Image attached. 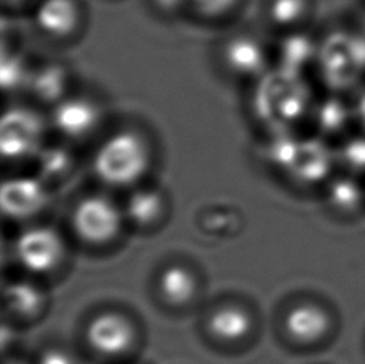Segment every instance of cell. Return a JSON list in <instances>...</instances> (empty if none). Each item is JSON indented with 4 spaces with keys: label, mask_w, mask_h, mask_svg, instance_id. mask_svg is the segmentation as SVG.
Wrapping results in <instances>:
<instances>
[{
    "label": "cell",
    "mask_w": 365,
    "mask_h": 364,
    "mask_svg": "<svg viewBox=\"0 0 365 364\" xmlns=\"http://www.w3.org/2000/svg\"><path fill=\"white\" fill-rule=\"evenodd\" d=\"M34 66L28 61L23 54L13 51V54H4L2 64V86L5 93H19L26 92Z\"/></svg>",
    "instance_id": "cell-25"
},
{
    "label": "cell",
    "mask_w": 365,
    "mask_h": 364,
    "mask_svg": "<svg viewBox=\"0 0 365 364\" xmlns=\"http://www.w3.org/2000/svg\"><path fill=\"white\" fill-rule=\"evenodd\" d=\"M6 364H26V363H23V361H9Z\"/></svg>",
    "instance_id": "cell-33"
},
{
    "label": "cell",
    "mask_w": 365,
    "mask_h": 364,
    "mask_svg": "<svg viewBox=\"0 0 365 364\" xmlns=\"http://www.w3.org/2000/svg\"><path fill=\"white\" fill-rule=\"evenodd\" d=\"M164 209V199L162 194L155 190H138L135 191L127 201L125 213L138 226L153 225L160 217Z\"/></svg>",
    "instance_id": "cell-23"
},
{
    "label": "cell",
    "mask_w": 365,
    "mask_h": 364,
    "mask_svg": "<svg viewBox=\"0 0 365 364\" xmlns=\"http://www.w3.org/2000/svg\"><path fill=\"white\" fill-rule=\"evenodd\" d=\"M6 2L11 4V6H24V5H31L34 6L38 0H6Z\"/></svg>",
    "instance_id": "cell-31"
},
{
    "label": "cell",
    "mask_w": 365,
    "mask_h": 364,
    "mask_svg": "<svg viewBox=\"0 0 365 364\" xmlns=\"http://www.w3.org/2000/svg\"><path fill=\"white\" fill-rule=\"evenodd\" d=\"M316 66L330 92L344 95L356 92L365 77L357 55L354 32L336 31L324 39L319 44Z\"/></svg>",
    "instance_id": "cell-3"
},
{
    "label": "cell",
    "mask_w": 365,
    "mask_h": 364,
    "mask_svg": "<svg viewBox=\"0 0 365 364\" xmlns=\"http://www.w3.org/2000/svg\"><path fill=\"white\" fill-rule=\"evenodd\" d=\"M258 82L255 108L259 119L285 128L312 113L314 101L303 76L274 69Z\"/></svg>",
    "instance_id": "cell-2"
},
{
    "label": "cell",
    "mask_w": 365,
    "mask_h": 364,
    "mask_svg": "<svg viewBox=\"0 0 365 364\" xmlns=\"http://www.w3.org/2000/svg\"><path fill=\"white\" fill-rule=\"evenodd\" d=\"M5 308L16 318H36L45 307V294L37 285L18 281L11 283L4 290Z\"/></svg>",
    "instance_id": "cell-19"
},
{
    "label": "cell",
    "mask_w": 365,
    "mask_h": 364,
    "mask_svg": "<svg viewBox=\"0 0 365 364\" xmlns=\"http://www.w3.org/2000/svg\"><path fill=\"white\" fill-rule=\"evenodd\" d=\"M104 106L87 93H71L51 108L50 123L58 133L73 141H83L101 127Z\"/></svg>",
    "instance_id": "cell-6"
},
{
    "label": "cell",
    "mask_w": 365,
    "mask_h": 364,
    "mask_svg": "<svg viewBox=\"0 0 365 364\" xmlns=\"http://www.w3.org/2000/svg\"><path fill=\"white\" fill-rule=\"evenodd\" d=\"M357 32L365 37V11H362L359 16V26H357Z\"/></svg>",
    "instance_id": "cell-32"
},
{
    "label": "cell",
    "mask_w": 365,
    "mask_h": 364,
    "mask_svg": "<svg viewBox=\"0 0 365 364\" xmlns=\"http://www.w3.org/2000/svg\"><path fill=\"white\" fill-rule=\"evenodd\" d=\"M48 201L47 185L41 178H11L2 186V211L5 216L21 220L41 212Z\"/></svg>",
    "instance_id": "cell-12"
},
{
    "label": "cell",
    "mask_w": 365,
    "mask_h": 364,
    "mask_svg": "<svg viewBox=\"0 0 365 364\" xmlns=\"http://www.w3.org/2000/svg\"><path fill=\"white\" fill-rule=\"evenodd\" d=\"M311 118L319 135L324 138H338L341 141L357 128L353 100H346L344 93L330 92L321 101L314 103Z\"/></svg>",
    "instance_id": "cell-13"
},
{
    "label": "cell",
    "mask_w": 365,
    "mask_h": 364,
    "mask_svg": "<svg viewBox=\"0 0 365 364\" xmlns=\"http://www.w3.org/2000/svg\"><path fill=\"white\" fill-rule=\"evenodd\" d=\"M299 143L302 141L295 140L290 133L287 132L277 135L276 138L271 141V145L268 148L269 161L274 166L284 168V171H289L298 154Z\"/></svg>",
    "instance_id": "cell-26"
},
{
    "label": "cell",
    "mask_w": 365,
    "mask_h": 364,
    "mask_svg": "<svg viewBox=\"0 0 365 364\" xmlns=\"http://www.w3.org/2000/svg\"><path fill=\"white\" fill-rule=\"evenodd\" d=\"M252 318L245 310L226 305L208 318V330L221 340H240L250 333Z\"/></svg>",
    "instance_id": "cell-21"
},
{
    "label": "cell",
    "mask_w": 365,
    "mask_h": 364,
    "mask_svg": "<svg viewBox=\"0 0 365 364\" xmlns=\"http://www.w3.org/2000/svg\"><path fill=\"white\" fill-rule=\"evenodd\" d=\"M155 9L167 13V15H173L181 10L189 9V0H153Z\"/></svg>",
    "instance_id": "cell-30"
},
{
    "label": "cell",
    "mask_w": 365,
    "mask_h": 364,
    "mask_svg": "<svg viewBox=\"0 0 365 364\" xmlns=\"http://www.w3.org/2000/svg\"><path fill=\"white\" fill-rule=\"evenodd\" d=\"M135 339L132 324L119 313H101L95 316L87 329V340L98 353L117 356L125 353Z\"/></svg>",
    "instance_id": "cell-11"
},
{
    "label": "cell",
    "mask_w": 365,
    "mask_h": 364,
    "mask_svg": "<svg viewBox=\"0 0 365 364\" xmlns=\"http://www.w3.org/2000/svg\"><path fill=\"white\" fill-rule=\"evenodd\" d=\"M325 201L338 216L359 217L365 212V183L354 175L343 172L331 177L325 186Z\"/></svg>",
    "instance_id": "cell-17"
},
{
    "label": "cell",
    "mask_w": 365,
    "mask_h": 364,
    "mask_svg": "<svg viewBox=\"0 0 365 364\" xmlns=\"http://www.w3.org/2000/svg\"><path fill=\"white\" fill-rule=\"evenodd\" d=\"M151 151L145 136L132 128L117 130L98 146L93 168L98 178L110 186H128L146 173Z\"/></svg>",
    "instance_id": "cell-1"
},
{
    "label": "cell",
    "mask_w": 365,
    "mask_h": 364,
    "mask_svg": "<svg viewBox=\"0 0 365 364\" xmlns=\"http://www.w3.org/2000/svg\"><path fill=\"white\" fill-rule=\"evenodd\" d=\"M37 364H74V363L71 360V356L66 352H63V350L50 348V350H45V352L41 355Z\"/></svg>",
    "instance_id": "cell-29"
},
{
    "label": "cell",
    "mask_w": 365,
    "mask_h": 364,
    "mask_svg": "<svg viewBox=\"0 0 365 364\" xmlns=\"http://www.w3.org/2000/svg\"><path fill=\"white\" fill-rule=\"evenodd\" d=\"M32 21L38 34L51 42L66 44L86 28L87 9L83 0H38L32 6Z\"/></svg>",
    "instance_id": "cell-5"
},
{
    "label": "cell",
    "mask_w": 365,
    "mask_h": 364,
    "mask_svg": "<svg viewBox=\"0 0 365 364\" xmlns=\"http://www.w3.org/2000/svg\"><path fill=\"white\" fill-rule=\"evenodd\" d=\"M356 127L365 132V87L356 90V96L353 98Z\"/></svg>",
    "instance_id": "cell-28"
},
{
    "label": "cell",
    "mask_w": 365,
    "mask_h": 364,
    "mask_svg": "<svg viewBox=\"0 0 365 364\" xmlns=\"http://www.w3.org/2000/svg\"><path fill=\"white\" fill-rule=\"evenodd\" d=\"M338 166L343 172L365 178V132H353L336 146Z\"/></svg>",
    "instance_id": "cell-24"
},
{
    "label": "cell",
    "mask_w": 365,
    "mask_h": 364,
    "mask_svg": "<svg viewBox=\"0 0 365 364\" xmlns=\"http://www.w3.org/2000/svg\"><path fill=\"white\" fill-rule=\"evenodd\" d=\"M36 158L38 178L45 185H56L61 183V181H66L74 171V156L68 148L61 145L43 146Z\"/></svg>",
    "instance_id": "cell-20"
},
{
    "label": "cell",
    "mask_w": 365,
    "mask_h": 364,
    "mask_svg": "<svg viewBox=\"0 0 365 364\" xmlns=\"http://www.w3.org/2000/svg\"><path fill=\"white\" fill-rule=\"evenodd\" d=\"M287 334L298 342L322 340L331 329V318L327 310L314 303H302L293 307L285 316Z\"/></svg>",
    "instance_id": "cell-16"
},
{
    "label": "cell",
    "mask_w": 365,
    "mask_h": 364,
    "mask_svg": "<svg viewBox=\"0 0 365 364\" xmlns=\"http://www.w3.org/2000/svg\"><path fill=\"white\" fill-rule=\"evenodd\" d=\"M73 226L82 241L95 246L106 244L119 235L122 212L108 198L87 196L76 206Z\"/></svg>",
    "instance_id": "cell-7"
},
{
    "label": "cell",
    "mask_w": 365,
    "mask_h": 364,
    "mask_svg": "<svg viewBox=\"0 0 365 364\" xmlns=\"http://www.w3.org/2000/svg\"><path fill=\"white\" fill-rule=\"evenodd\" d=\"M18 262L32 273H48L55 270L64 256L60 235L47 226H34L23 231L15 243Z\"/></svg>",
    "instance_id": "cell-9"
},
{
    "label": "cell",
    "mask_w": 365,
    "mask_h": 364,
    "mask_svg": "<svg viewBox=\"0 0 365 364\" xmlns=\"http://www.w3.org/2000/svg\"><path fill=\"white\" fill-rule=\"evenodd\" d=\"M71 93H74V76L66 64L50 61L32 69L26 95L41 106L53 108Z\"/></svg>",
    "instance_id": "cell-10"
},
{
    "label": "cell",
    "mask_w": 365,
    "mask_h": 364,
    "mask_svg": "<svg viewBox=\"0 0 365 364\" xmlns=\"http://www.w3.org/2000/svg\"><path fill=\"white\" fill-rule=\"evenodd\" d=\"M314 10L312 0H268L264 16L268 23L282 32L303 29Z\"/></svg>",
    "instance_id": "cell-18"
},
{
    "label": "cell",
    "mask_w": 365,
    "mask_h": 364,
    "mask_svg": "<svg viewBox=\"0 0 365 364\" xmlns=\"http://www.w3.org/2000/svg\"><path fill=\"white\" fill-rule=\"evenodd\" d=\"M336 166V148H331L321 138H312L299 143L298 154L289 172L299 181L314 185L324 180L329 181Z\"/></svg>",
    "instance_id": "cell-14"
},
{
    "label": "cell",
    "mask_w": 365,
    "mask_h": 364,
    "mask_svg": "<svg viewBox=\"0 0 365 364\" xmlns=\"http://www.w3.org/2000/svg\"><path fill=\"white\" fill-rule=\"evenodd\" d=\"M159 290L168 303H186L191 300L195 292L194 276L186 268H182V266H168V268L162 271L159 278Z\"/></svg>",
    "instance_id": "cell-22"
},
{
    "label": "cell",
    "mask_w": 365,
    "mask_h": 364,
    "mask_svg": "<svg viewBox=\"0 0 365 364\" xmlns=\"http://www.w3.org/2000/svg\"><path fill=\"white\" fill-rule=\"evenodd\" d=\"M220 64L232 79L259 81L269 73V54L259 39L237 34L221 45Z\"/></svg>",
    "instance_id": "cell-8"
},
{
    "label": "cell",
    "mask_w": 365,
    "mask_h": 364,
    "mask_svg": "<svg viewBox=\"0 0 365 364\" xmlns=\"http://www.w3.org/2000/svg\"><path fill=\"white\" fill-rule=\"evenodd\" d=\"M237 0H189V9L197 10L205 16H220L230 11Z\"/></svg>",
    "instance_id": "cell-27"
},
{
    "label": "cell",
    "mask_w": 365,
    "mask_h": 364,
    "mask_svg": "<svg viewBox=\"0 0 365 364\" xmlns=\"http://www.w3.org/2000/svg\"><path fill=\"white\" fill-rule=\"evenodd\" d=\"M45 121L34 108L11 106L5 111L0 127V148L6 161L36 158L43 148Z\"/></svg>",
    "instance_id": "cell-4"
},
{
    "label": "cell",
    "mask_w": 365,
    "mask_h": 364,
    "mask_svg": "<svg viewBox=\"0 0 365 364\" xmlns=\"http://www.w3.org/2000/svg\"><path fill=\"white\" fill-rule=\"evenodd\" d=\"M319 44L321 42H317L303 29L285 32L276 51L277 69L289 74L303 76L306 69L316 66Z\"/></svg>",
    "instance_id": "cell-15"
}]
</instances>
